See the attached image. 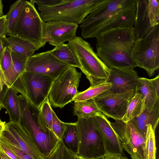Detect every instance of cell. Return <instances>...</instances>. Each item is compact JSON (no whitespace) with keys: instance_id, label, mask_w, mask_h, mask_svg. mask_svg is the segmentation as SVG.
Instances as JSON below:
<instances>
[{"instance_id":"1","label":"cell","mask_w":159,"mask_h":159,"mask_svg":"<svg viewBox=\"0 0 159 159\" xmlns=\"http://www.w3.org/2000/svg\"><path fill=\"white\" fill-rule=\"evenodd\" d=\"M96 54L109 68L134 69L132 56L136 38L133 27L103 31L96 37Z\"/></svg>"},{"instance_id":"2","label":"cell","mask_w":159,"mask_h":159,"mask_svg":"<svg viewBox=\"0 0 159 159\" xmlns=\"http://www.w3.org/2000/svg\"><path fill=\"white\" fill-rule=\"evenodd\" d=\"M107 0H34L44 22L58 20L81 24L93 10Z\"/></svg>"},{"instance_id":"3","label":"cell","mask_w":159,"mask_h":159,"mask_svg":"<svg viewBox=\"0 0 159 159\" xmlns=\"http://www.w3.org/2000/svg\"><path fill=\"white\" fill-rule=\"evenodd\" d=\"M18 97L20 108L19 123L30 135L42 156L48 158L59 145L60 140L52 130L41 124L39 108L22 95Z\"/></svg>"},{"instance_id":"4","label":"cell","mask_w":159,"mask_h":159,"mask_svg":"<svg viewBox=\"0 0 159 159\" xmlns=\"http://www.w3.org/2000/svg\"><path fill=\"white\" fill-rule=\"evenodd\" d=\"M67 44L90 86L106 81L110 68L99 58L88 42L76 36Z\"/></svg>"},{"instance_id":"5","label":"cell","mask_w":159,"mask_h":159,"mask_svg":"<svg viewBox=\"0 0 159 159\" xmlns=\"http://www.w3.org/2000/svg\"><path fill=\"white\" fill-rule=\"evenodd\" d=\"M34 0L26 1L9 36L19 38L40 48L45 45L43 39L45 22L34 6Z\"/></svg>"},{"instance_id":"6","label":"cell","mask_w":159,"mask_h":159,"mask_svg":"<svg viewBox=\"0 0 159 159\" xmlns=\"http://www.w3.org/2000/svg\"><path fill=\"white\" fill-rule=\"evenodd\" d=\"M79 137L78 156L85 159H96L107 153L102 134L94 117L78 118Z\"/></svg>"},{"instance_id":"7","label":"cell","mask_w":159,"mask_h":159,"mask_svg":"<svg viewBox=\"0 0 159 159\" xmlns=\"http://www.w3.org/2000/svg\"><path fill=\"white\" fill-rule=\"evenodd\" d=\"M137 66L144 69L150 77L159 68V25L143 38L136 39L132 52Z\"/></svg>"},{"instance_id":"8","label":"cell","mask_w":159,"mask_h":159,"mask_svg":"<svg viewBox=\"0 0 159 159\" xmlns=\"http://www.w3.org/2000/svg\"><path fill=\"white\" fill-rule=\"evenodd\" d=\"M54 80L43 74L25 71L17 80L14 89L39 108L48 97Z\"/></svg>"},{"instance_id":"9","label":"cell","mask_w":159,"mask_h":159,"mask_svg":"<svg viewBox=\"0 0 159 159\" xmlns=\"http://www.w3.org/2000/svg\"><path fill=\"white\" fill-rule=\"evenodd\" d=\"M82 73L75 67L70 66L54 79L48 95L51 107L62 108L73 101L78 90Z\"/></svg>"},{"instance_id":"10","label":"cell","mask_w":159,"mask_h":159,"mask_svg":"<svg viewBox=\"0 0 159 159\" xmlns=\"http://www.w3.org/2000/svg\"><path fill=\"white\" fill-rule=\"evenodd\" d=\"M131 0H107L93 10L80 26L84 39L96 38L100 28L117 12Z\"/></svg>"},{"instance_id":"11","label":"cell","mask_w":159,"mask_h":159,"mask_svg":"<svg viewBox=\"0 0 159 159\" xmlns=\"http://www.w3.org/2000/svg\"><path fill=\"white\" fill-rule=\"evenodd\" d=\"M123 148L132 159H146V142L132 123L131 120L126 122L122 120L110 122Z\"/></svg>"},{"instance_id":"12","label":"cell","mask_w":159,"mask_h":159,"mask_svg":"<svg viewBox=\"0 0 159 159\" xmlns=\"http://www.w3.org/2000/svg\"><path fill=\"white\" fill-rule=\"evenodd\" d=\"M135 93L134 89L119 93L108 90L93 99L105 116L115 120H121L126 113L129 101Z\"/></svg>"},{"instance_id":"13","label":"cell","mask_w":159,"mask_h":159,"mask_svg":"<svg viewBox=\"0 0 159 159\" xmlns=\"http://www.w3.org/2000/svg\"><path fill=\"white\" fill-rule=\"evenodd\" d=\"M159 0H136L134 28L136 39L143 38L159 25Z\"/></svg>"},{"instance_id":"14","label":"cell","mask_w":159,"mask_h":159,"mask_svg":"<svg viewBox=\"0 0 159 159\" xmlns=\"http://www.w3.org/2000/svg\"><path fill=\"white\" fill-rule=\"evenodd\" d=\"M0 140L21 149L33 159H45L41 155L28 133L18 123L5 124Z\"/></svg>"},{"instance_id":"15","label":"cell","mask_w":159,"mask_h":159,"mask_svg":"<svg viewBox=\"0 0 159 159\" xmlns=\"http://www.w3.org/2000/svg\"><path fill=\"white\" fill-rule=\"evenodd\" d=\"M70 66L57 59L50 50L34 54L28 58L25 71L43 74L55 79Z\"/></svg>"},{"instance_id":"16","label":"cell","mask_w":159,"mask_h":159,"mask_svg":"<svg viewBox=\"0 0 159 159\" xmlns=\"http://www.w3.org/2000/svg\"><path fill=\"white\" fill-rule=\"evenodd\" d=\"M78 25L73 23L53 20L45 22L43 29V39L46 43L55 47L76 37Z\"/></svg>"},{"instance_id":"17","label":"cell","mask_w":159,"mask_h":159,"mask_svg":"<svg viewBox=\"0 0 159 159\" xmlns=\"http://www.w3.org/2000/svg\"><path fill=\"white\" fill-rule=\"evenodd\" d=\"M139 78L137 72L134 69L110 68L109 75L106 81L112 85L108 90L116 93L133 89L135 90Z\"/></svg>"},{"instance_id":"18","label":"cell","mask_w":159,"mask_h":159,"mask_svg":"<svg viewBox=\"0 0 159 159\" xmlns=\"http://www.w3.org/2000/svg\"><path fill=\"white\" fill-rule=\"evenodd\" d=\"M136 11V0H131L105 23L100 29L99 34L111 29L133 27Z\"/></svg>"},{"instance_id":"19","label":"cell","mask_w":159,"mask_h":159,"mask_svg":"<svg viewBox=\"0 0 159 159\" xmlns=\"http://www.w3.org/2000/svg\"><path fill=\"white\" fill-rule=\"evenodd\" d=\"M94 118L102 134L107 153L122 155V145L110 122L101 112Z\"/></svg>"},{"instance_id":"20","label":"cell","mask_w":159,"mask_h":159,"mask_svg":"<svg viewBox=\"0 0 159 159\" xmlns=\"http://www.w3.org/2000/svg\"><path fill=\"white\" fill-rule=\"evenodd\" d=\"M159 120V100L152 109L143 108L140 114L132 118L131 121L145 140L148 125H151L152 129L155 131Z\"/></svg>"},{"instance_id":"21","label":"cell","mask_w":159,"mask_h":159,"mask_svg":"<svg viewBox=\"0 0 159 159\" xmlns=\"http://www.w3.org/2000/svg\"><path fill=\"white\" fill-rule=\"evenodd\" d=\"M3 47H7L11 51L19 53L28 59L40 48L19 38L9 36L1 38Z\"/></svg>"},{"instance_id":"22","label":"cell","mask_w":159,"mask_h":159,"mask_svg":"<svg viewBox=\"0 0 159 159\" xmlns=\"http://www.w3.org/2000/svg\"><path fill=\"white\" fill-rule=\"evenodd\" d=\"M135 92L142 95L143 102L144 108L152 109L159 97L157 94L155 88L151 79L139 77Z\"/></svg>"},{"instance_id":"23","label":"cell","mask_w":159,"mask_h":159,"mask_svg":"<svg viewBox=\"0 0 159 159\" xmlns=\"http://www.w3.org/2000/svg\"><path fill=\"white\" fill-rule=\"evenodd\" d=\"M66 128L61 141L66 148L75 156L78 155L79 137L76 122L66 123Z\"/></svg>"},{"instance_id":"24","label":"cell","mask_w":159,"mask_h":159,"mask_svg":"<svg viewBox=\"0 0 159 159\" xmlns=\"http://www.w3.org/2000/svg\"><path fill=\"white\" fill-rule=\"evenodd\" d=\"M17 93L12 87L9 88L3 100V106L8 112L10 121L19 123L20 108Z\"/></svg>"},{"instance_id":"25","label":"cell","mask_w":159,"mask_h":159,"mask_svg":"<svg viewBox=\"0 0 159 159\" xmlns=\"http://www.w3.org/2000/svg\"><path fill=\"white\" fill-rule=\"evenodd\" d=\"M100 112L93 99L74 102V115L78 118L94 117Z\"/></svg>"},{"instance_id":"26","label":"cell","mask_w":159,"mask_h":159,"mask_svg":"<svg viewBox=\"0 0 159 159\" xmlns=\"http://www.w3.org/2000/svg\"><path fill=\"white\" fill-rule=\"evenodd\" d=\"M0 65L4 74L8 88L13 87L15 81L13 71V64L11 51L7 47H4V50L0 59Z\"/></svg>"},{"instance_id":"27","label":"cell","mask_w":159,"mask_h":159,"mask_svg":"<svg viewBox=\"0 0 159 159\" xmlns=\"http://www.w3.org/2000/svg\"><path fill=\"white\" fill-rule=\"evenodd\" d=\"M111 84L107 81L90 87L86 90L79 92L73 99L74 102L87 100L95 98L104 91L110 89Z\"/></svg>"},{"instance_id":"28","label":"cell","mask_w":159,"mask_h":159,"mask_svg":"<svg viewBox=\"0 0 159 159\" xmlns=\"http://www.w3.org/2000/svg\"><path fill=\"white\" fill-rule=\"evenodd\" d=\"M52 55L61 61L70 66L80 68V66L67 44L63 43L56 46L51 50Z\"/></svg>"},{"instance_id":"29","label":"cell","mask_w":159,"mask_h":159,"mask_svg":"<svg viewBox=\"0 0 159 159\" xmlns=\"http://www.w3.org/2000/svg\"><path fill=\"white\" fill-rule=\"evenodd\" d=\"M144 108L143 97L139 93L135 92L134 96L129 101L126 113L121 120L126 122L138 116Z\"/></svg>"},{"instance_id":"30","label":"cell","mask_w":159,"mask_h":159,"mask_svg":"<svg viewBox=\"0 0 159 159\" xmlns=\"http://www.w3.org/2000/svg\"><path fill=\"white\" fill-rule=\"evenodd\" d=\"M26 1L19 0L16 1L10 7L6 15L7 23V34L9 36L11 34L15 25L25 5Z\"/></svg>"},{"instance_id":"31","label":"cell","mask_w":159,"mask_h":159,"mask_svg":"<svg viewBox=\"0 0 159 159\" xmlns=\"http://www.w3.org/2000/svg\"><path fill=\"white\" fill-rule=\"evenodd\" d=\"M11 55L13 64V71L15 83L20 75L25 70L27 58L20 54L11 51Z\"/></svg>"},{"instance_id":"32","label":"cell","mask_w":159,"mask_h":159,"mask_svg":"<svg viewBox=\"0 0 159 159\" xmlns=\"http://www.w3.org/2000/svg\"><path fill=\"white\" fill-rule=\"evenodd\" d=\"M146 142V159H156V148L155 131L151 125L147 126Z\"/></svg>"},{"instance_id":"33","label":"cell","mask_w":159,"mask_h":159,"mask_svg":"<svg viewBox=\"0 0 159 159\" xmlns=\"http://www.w3.org/2000/svg\"><path fill=\"white\" fill-rule=\"evenodd\" d=\"M39 109V117L41 124L52 130V109L48 98L42 104Z\"/></svg>"},{"instance_id":"34","label":"cell","mask_w":159,"mask_h":159,"mask_svg":"<svg viewBox=\"0 0 159 159\" xmlns=\"http://www.w3.org/2000/svg\"><path fill=\"white\" fill-rule=\"evenodd\" d=\"M52 130L60 141L66 128V123L59 120L52 109Z\"/></svg>"},{"instance_id":"35","label":"cell","mask_w":159,"mask_h":159,"mask_svg":"<svg viewBox=\"0 0 159 159\" xmlns=\"http://www.w3.org/2000/svg\"><path fill=\"white\" fill-rule=\"evenodd\" d=\"M6 144L11 151L17 159H33L24 151L12 145L0 140Z\"/></svg>"},{"instance_id":"36","label":"cell","mask_w":159,"mask_h":159,"mask_svg":"<svg viewBox=\"0 0 159 159\" xmlns=\"http://www.w3.org/2000/svg\"><path fill=\"white\" fill-rule=\"evenodd\" d=\"M61 159H76V156L68 151L60 141Z\"/></svg>"},{"instance_id":"37","label":"cell","mask_w":159,"mask_h":159,"mask_svg":"<svg viewBox=\"0 0 159 159\" xmlns=\"http://www.w3.org/2000/svg\"><path fill=\"white\" fill-rule=\"evenodd\" d=\"M7 29L6 15H4L0 17V38L6 37Z\"/></svg>"},{"instance_id":"38","label":"cell","mask_w":159,"mask_h":159,"mask_svg":"<svg viewBox=\"0 0 159 159\" xmlns=\"http://www.w3.org/2000/svg\"><path fill=\"white\" fill-rule=\"evenodd\" d=\"M48 159H61L60 143Z\"/></svg>"},{"instance_id":"39","label":"cell","mask_w":159,"mask_h":159,"mask_svg":"<svg viewBox=\"0 0 159 159\" xmlns=\"http://www.w3.org/2000/svg\"><path fill=\"white\" fill-rule=\"evenodd\" d=\"M9 89L7 86L5 85L2 91L0 92V107L3 108V102L6 94Z\"/></svg>"},{"instance_id":"40","label":"cell","mask_w":159,"mask_h":159,"mask_svg":"<svg viewBox=\"0 0 159 159\" xmlns=\"http://www.w3.org/2000/svg\"><path fill=\"white\" fill-rule=\"evenodd\" d=\"M5 85H6V80L0 65V92L2 91Z\"/></svg>"},{"instance_id":"41","label":"cell","mask_w":159,"mask_h":159,"mask_svg":"<svg viewBox=\"0 0 159 159\" xmlns=\"http://www.w3.org/2000/svg\"><path fill=\"white\" fill-rule=\"evenodd\" d=\"M122 155L107 153V154L103 157V159H122Z\"/></svg>"},{"instance_id":"42","label":"cell","mask_w":159,"mask_h":159,"mask_svg":"<svg viewBox=\"0 0 159 159\" xmlns=\"http://www.w3.org/2000/svg\"><path fill=\"white\" fill-rule=\"evenodd\" d=\"M155 88L157 95L159 97V75H157L153 79H151Z\"/></svg>"},{"instance_id":"43","label":"cell","mask_w":159,"mask_h":159,"mask_svg":"<svg viewBox=\"0 0 159 159\" xmlns=\"http://www.w3.org/2000/svg\"><path fill=\"white\" fill-rule=\"evenodd\" d=\"M0 152L2 159H12L9 157L1 148H0Z\"/></svg>"},{"instance_id":"44","label":"cell","mask_w":159,"mask_h":159,"mask_svg":"<svg viewBox=\"0 0 159 159\" xmlns=\"http://www.w3.org/2000/svg\"><path fill=\"white\" fill-rule=\"evenodd\" d=\"M4 50V47L2 40L0 38V59Z\"/></svg>"},{"instance_id":"45","label":"cell","mask_w":159,"mask_h":159,"mask_svg":"<svg viewBox=\"0 0 159 159\" xmlns=\"http://www.w3.org/2000/svg\"><path fill=\"white\" fill-rule=\"evenodd\" d=\"M3 6L2 1L0 0V17L4 15L3 12Z\"/></svg>"},{"instance_id":"46","label":"cell","mask_w":159,"mask_h":159,"mask_svg":"<svg viewBox=\"0 0 159 159\" xmlns=\"http://www.w3.org/2000/svg\"><path fill=\"white\" fill-rule=\"evenodd\" d=\"M5 123V122H4L2 124H0V137L4 130Z\"/></svg>"},{"instance_id":"47","label":"cell","mask_w":159,"mask_h":159,"mask_svg":"<svg viewBox=\"0 0 159 159\" xmlns=\"http://www.w3.org/2000/svg\"><path fill=\"white\" fill-rule=\"evenodd\" d=\"M76 159H85L81 157H80L78 155L76 156Z\"/></svg>"},{"instance_id":"48","label":"cell","mask_w":159,"mask_h":159,"mask_svg":"<svg viewBox=\"0 0 159 159\" xmlns=\"http://www.w3.org/2000/svg\"><path fill=\"white\" fill-rule=\"evenodd\" d=\"M122 159H128L127 158L122 157Z\"/></svg>"},{"instance_id":"49","label":"cell","mask_w":159,"mask_h":159,"mask_svg":"<svg viewBox=\"0 0 159 159\" xmlns=\"http://www.w3.org/2000/svg\"><path fill=\"white\" fill-rule=\"evenodd\" d=\"M3 122H2L1 120L0 119V124H2V123H3Z\"/></svg>"},{"instance_id":"50","label":"cell","mask_w":159,"mask_h":159,"mask_svg":"<svg viewBox=\"0 0 159 159\" xmlns=\"http://www.w3.org/2000/svg\"><path fill=\"white\" fill-rule=\"evenodd\" d=\"M103 159V157H100V158H97V159Z\"/></svg>"},{"instance_id":"51","label":"cell","mask_w":159,"mask_h":159,"mask_svg":"<svg viewBox=\"0 0 159 159\" xmlns=\"http://www.w3.org/2000/svg\"><path fill=\"white\" fill-rule=\"evenodd\" d=\"M0 159H2V157H1V153H0Z\"/></svg>"},{"instance_id":"52","label":"cell","mask_w":159,"mask_h":159,"mask_svg":"<svg viewBox=\"0 0 159 159\" xmlns=\"http://www.w3.org/2000/svg\"><path fill=\"white\" fill-rule=\"evenodd\" d=\"M1 108H2L0 107V111L1 110Z\"/></svg>"},{"instance_id":"53","label":"cell","mask_w":159,"mask_h":159,"mask_svg":"<svg viewBox=\"0 0 159 159\" xmlns=\"http://www.w3.org/2000/svg\"><path fill=\"white\" fill-rule=\"evenodd\" d=\"M48 159V158H46V159Z\"/></svg>"}]
</instances>
